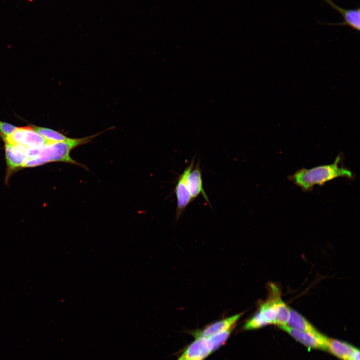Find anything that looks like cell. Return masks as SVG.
<instances>
[{
    "mask_svg": "<svg viewBox=\"0 0 360 360\" xmlns=\"http://www.w3.org/2000/svg\"><path fill=\"white\" fill-rule=\"evenodd\" d=\"M279 327L308 348L322 350L327 348L326 344L328 338L327 340H324L312 334L294 328L286 325Z\"/></svg>",
    "mask_w": 360,
    "mask_h": 360,
    "instance_id": "30bf717a",
    "label": "cell"
},
{
    "mask_svg": "<svg viewBox=\"0 0 360 360\" xmlns=\"http://www.w3.org/2000/svg\"><path fill=\"white\" fill-rule=\"evenodd\" d=\"M16 128L12 124L0 121V136L3 138L8 136Z\"/></svg>",
    "mask_w": 360,
    "mask_h": 360,
    "instance_id": "9a60e30c",
    "label": "cell"
},
{
    "mask_svg": "<svg viewBox=\"0 0 360 360\" xmlns=\"http://www.w3.org/2000/svg\"><path fill=\"white\" fill-rule=\"evenodd\" d=\"M327 348L342 360H360V351L352 346L336 340L329 339Z\"/></svg>",
    "mask_w": 360,
    "mask_h": 360,
    "instance_id": "8fae6325",
    "label": "cell"
},
{
    "mask_svg": "<svg viewBox=\"0 0 360 360\" xmlns=\"http://www.w3.org/2000/svg\"><path fill=\"white\" fill-rule=\"evenodd\" d=\"M102 131L94 134L80 138H69L65 141L48 144L40 148L26 150L28 156L23 168H34L51 162H63L87 168L74 160L70 155L74 148L88 144L96 136L103 133Z\"/></svg>",
    "mask_w": 360,
    "mask_h": 360,
    "instance_id": "6da1fadb",
    "label": "cell"
},
{
    "mask_svg": "<svg viewBox=\"0 0 360 360\" xmlns=\"http://www.w3.org/2000/svg\"><path fill=\"white\" fill-rule=\"evenodd\" d=\"M214 350L208 338H196L178 360H204Z\"/></svg>",
    "mask_w": 360,
    "mask_h": 360,
    "instance_id": "5b68a950",
    "label": "cell"
},
{
    "mask_svg": "<svg viewBox=\"0 0 360 360\" xmlns=\"http://www.w3.org/2000/svg\"><path fill=\"white\" fill-rule=\"evenodd\" d=\"M194 165V156L190 164L184 169L182 173L179 176L174 188L177 205L176 211V218L178 220L181 216L188 205L193 200L187 188L186 178L190 172Z\"/></svg>",
    "mask_w": 360,
    "mask_h": 360,
    "instance_id": "277c9868",
    "label": "cell"
},
{
    "mask_svg": "<svg viewBox=\"0 0 360 360\" xmlns=\"http://www.w3.org/2000/svg\"><path fill=\"white\" fill-rule=\"evenodd\" d=\"M32 129L50 142L65 141L70 138L52 129L36 126H31Z\"/></svg>",
    "mask_w": 360,
    "mask_h": 360,
    "instance_id": "4fadbf2b",
    "label": "cell"
},
{
    "mask_svg": "<svg viewBox=\"0 0 360 360\" xmlns=\"http://www.w3.org/2000/svg\"><path fill=\"white\" fill-rule=\"evenodd\" d=\"M4 142L5 156L7 166L6 180L17 169L23 168L28 158L26 152L18 146Z\"/></svg>",
    "mask_w": 360,
    "mask_h": 360,
    "instance_id": "8992f818",
    "label": "cell"
},
{
    "mask_svg": "<svg viewBox=\"0 0 360 360\" xmlns=\"http://www.w3.org/2000/svg\"><path fill=\"white\" fill-rule=\"evenodd\" d=\"M186 184L192 200L202 194L208 204L211 206L208 198L204 189L200 160L198 161L196 166L187 175Z\"/></svg>",
    "mask_w": 360,
    "mask_h": 360,
    "instance_id": "9c48e42d",
    "label": "cell"
},
{
    "mask_svg": "<svg viewBox=\"0 0 360 360\" xmlns=\"http://www.w3.org/2000/svg\"><path fill=\"white\" fill-rule=\"evenodd\" d=\"M342 156H338L334 162L310 168H302L289 176V180L299 186L304 192L310 191L316 185L322 186L338 178L353 180L354 174L342 164Z\"/></svg>",
    "mask_w": 360,
    "mask_h": 360,
    "instance_id": "7a4b0ae2",
    "label": "cell"
},
{
    "mask_svg": "<svg viewBox=\"0 0 360 360\" xmlns=\"http://www.w3.org/2000/svg\"><path fill=\"white\" fill-rule=\"evenodd\" d=\"M288 326L303 331L324 340L328 338L322 334L302 316L294 310L290 309V318L288 322Z\"/></svg>",
    "mask_w": 360,
    "mask_h": 360,
    "instance_id": "7c38bea8",
    "label": "cell"
},
{
    "mask_svg": "<svg viewBox=\"0 0 360 360\" xmlns=\"http://www.w3.org/2000/svg\"><path fill=\"white\" fill-rule=\"evenodd\" d=\"M290 309L282 300L278 305V312L274 324L279 326L286 325L290 318Z\"/></svg>",
    "mask_w": 360,
    "mask_h": 360,
    "instance_id": "5bb4252c",
    "label": "cell"
},
{
    "mask_svg": "<svg viewBox=\"0 0 360 360\" xmlns=\"http://www.w3.org/2000/svg\"><path fill=\"white\" fill-rule=\"evenodd\" d=\"M332 9L338 12L343 18V22L340 23H322L328 26H348L358 32L360 30V9L358 7L354 9H345L336 4L332 0H322Z\"/></svg>",
    "mask_w": 360,
    "mask_h": 360,
    "instance_id": "ba28073f",
    "label": "cell"
},
{
    "mask_svg": "<svg viewBox=\"0 0 360 360\" xmlns=\"http://www.w3.org/2000/svg\"><path fill=\"white\" fill-rule=\"evenodd\" d=\"M2 139L4 142L22 146L25 151L52 143L34 130L31 126L16 127L10 135Z\"/></svg>",
    "mask_w": 360,
    "mask_h": 360,
    "instance_id": "3957f363",
    "label": "cell"
},
{
    "mask_svg": "<svg viewBox=\"0 0 360 360\" xmlns=\"http://www.w3.org/2000/svg\"><path fill=\"white\" fill-rule=\"evenodd\" d=\"M242 313L216 321L202 330L192 332L195 338H208L216 334L232 330L238 320Z\"/></svg>",
    "mask_w": 360,
    "mask_h": 360,
    "instance_id": "52a82bcc",
    "label": "cell"
}]
</instances>
